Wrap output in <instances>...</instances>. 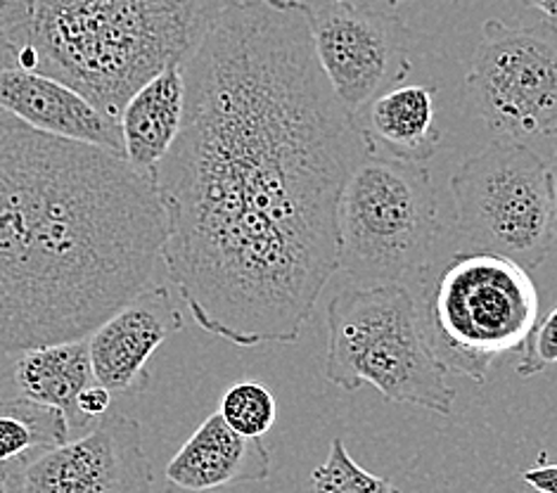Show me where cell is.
Returning <instances> with one entry per match:
<instances>
[{
  "mask_svg": "<svg viewBox=\"0 0 557 493\" xmlns=\"http://www.w3.org/2000/svg\"><path fill=\"white\" fill-rule=\"evenodd\" d=\"M183 76L181 131L150 173L166 273L209 335L297 342L339 271V197L368 155L309 3L228 0Z\"/></svg>",
  "mask_w": 557,
  "mask_h": 493,
  "instance_id": "1",
  "label": "cell"
},
{
  "mask_svg": "<svg viewBox=\"0 0 557 493\" xmlns=\"http://www.w3.org/2000/svg\"><path fill=\"white\" fill-rule=\"evenodd\" d=\"M520 479L536 493H557V463H548L546 453H541L534 468L520 472Z\"/></svg>",
  "mask_w": 557,
  "mask_h": 493,
  "instance_id": "22",
  "label": "cell"
},
{
  "mask_svg": "<svg viewBox=\"0 0 557 493\" xmlns=\"http://www.w3.org/2000/svg\"><path fill=\"white\" fill-rule=\"evenodd\" d=\"M550 366H557V306L536 323L534 332L524 342L515 372L527 380L548 370Z\"/></svg>",
  "mask_w": 557,
  "mask_h": 493,
  "instance_id": "20",
  "label": "cell"
},
{
  "mask_svg": "<svg viewBox=\"0 0 557 493\" xmlns=\"http://www.w3.org/2000/svg\"><path fill=\"white\" fill-rule=\"evenodd\" d=\"M183 328L171 292L164 285L143 289L88 335L92 380L114 396L148 390L152 354Z\"/></svg>",
  "mask_w": 557,
  "mask_h": 493,
  "instance_id": "11",
  "label": "cell"
},
{
  "mask_svg": "<svg viewBox=\"0 0 557 493\" xmlns=\"http://www.w3.org/2000/svg\"><path fill=\"white\" fill-rule=\"evenodd\" d=\"M524 3H527L529 8L539 10L541 15L546 17L548 22L557 24V0H524Z\"/></svg>",
  "mask_w": 557,
  "mask_h": 493,
  "instance_id": "24",
  "label": "cell"
},
{
  "mask_svg": "<svg viewBox=\"0 0 557 493\" xmlns=\"http://www.w3.org/2000/svg\"><path fill=\"white\" fill-rule=\"evenodd\" d=\"M183 110V64L166 66L128 98L119 116V128H122L124 157L131 167L152 173L178 136Z\"/></svg>",
  "mask_w": 557,
  "mask_h": 493,
  "instance_id": "15",
  "label": "cell"
},
{
  "mask_svg": "<svg viewBox=\"0 0 557 493\" xmlns=\"http://www.w3.org/2000/svg\"><path fill=\"white\" fill-rule=\"evenodd\" d=\"M15 382L24 398L46 404L64 412L72 434L84 430L86 422L78 416L76 402L92 380L88 340L36 346L17 354Z\"/></svg>",
  "mask_w": 557,
  "mask_h": 493,
  "instance_id": "16",
  "label": "cell"
},
{
  "mask_svg": "<svg viewBox=\"0 0 557 493\" xmlns=\"http://www.w3.org/2000/svg\"><path fill=\"white\" fill-rule=\"evenodd\" d=\"M228 0H0V72L58 78L104 114L185 64Z\"/></svg>",
  "mask_w": 557,
  "mask_h": 493,
  "instance_id": "3",
  "label": "cell"
},
{
  "mask_svg": "<svg viewBox=\"0 0 557 493\" xmlns=\"http://www.w3.org/2000/svg\"><path fill=\"white\" fill-rule=\"evenodd\" d=\"M221 418L237 434L263 439L275 424V396L259 382H237L221 398Z\"/></svg>",
  "mask_w": 557,
  "mask_h": 493,
  "instance_id": "19",
  "label": "cell"
},
{
  "mask_svg": "<svg viewBox=\"0 0 557 493\" xmlns=\"http://www.w3.org/2000/svg\"><path fill=\"white\" fill-rule=\"evenodd\" d=\"M64 412L32 398L0 402V463H26L36 453L70 442Z\"/></svg>",
  "mask_w": 557,
  "mask_h": 493,
  "instance_id": "17",
  "label": "cell"
},
{
  "mask_svg": "<svg viewBox=\"0 0 557 493\" xmlns=\"http://www.w3.org/2000/svg\"><path fill=\"white\" fill-rule=\"evenodd\" d=\"M553 202H555V223H557V157L553 167Z\"/></svg>",
  "mask_w": 557,
  "mask_h": 493,
  "instance_id": "25",
  "label": "cell"
},
{
  "mask_svg": "<svg viewBox=\"0 0 557 493\" xmlns=\"http://www.w3.org/2000/svg\"><path fill=\"white\" fill-rule=\"evenodd\" d=\"M112 404H114V394L108 390V386L90 382L86 390L78 394L76 410H78V416L84 418V422L88 424L90 420H100L102 416H108Z\"/></svg>",
  "mask_w": 557,
  "mask_h": 493,
  "instance_id": "21",
  "label": "cell"
},
{
  "mask_svg": "<svg viewBox=\"0 0 557 493\" xmlns=\"http://www.w3.org/2000/svg\"><path fill=\"white\" fill-rule=\"evenodd\" d=\"M337 229L339 271L356 280L384 283L422 271L440 235L430 171L366 155L342 190Z\"/></svg>",
  "mask_w": 557,
  "mask_h": 493,
  "instance_id": "6",
  "label": "cell"
},
{
  "mask_svg": "<svg viewBox=\"0 0 557 493\" xmlns=\"http://www.w3.org/2000/svg\"><path fill=\"white\" fill-rule=\"evenodd\" d=\"M0 110L44 133L124 155L122 128L76 88L34 72H0Z\"/></svg>",
  "mask_w": 557,
  "mask_h": 493,
  "instance_id": "12",
  "label": "cell"
},
{
  "mask_svg": "<svg viewBox=\"0 0 557 493\" xmlns=\"http://www.w3.org/2000/svg\"><path fill=\"white\" fill-rule=\"evenodd\" d=\"M273 458L263 439L237 434L221 412L209 416L169 460L166 493H216L235 484L263 482Z\"/></svg>",
  "mask_w": 557,
  "mask_h": 493,
  "instance_id": "13",
  "label": "cell"
},
{
  "mask_svg": "<svg viewBox=\"0 0 557 493\" xmlns=\"http://www.w3.org/2000/svg\"><path fill=\"white\" fill-rule=\"evenodd\" d=\"M318 62L335 96L351 114L361 112L380 93L404 84L410 64L408 24L351 0H323L309 5Z\"/></svg>",
  "mask_w": 557,
  "mask_h": 493,
  "instance_id": "9",
  "label": "cell"
},
{
  "mask_svg": "<svg viewBox=\"0 0 557 493\" xmlns=\"http://www.w3.org/2000/svg\"><path fill=\"white\" fill-rule=\"evenodd\" d=\"M325 378L342 392L373 384L389 404L450 416L456 386L404 280L342 289L327 304Z\"/></svg>",
  "mask_w": 557,
  "mask_h": 493,
  "instance_id": "4",
  "label": "cell"
},
{
  "mask_svg": "<svg viewBox=\"0 0 557 493\" xmlns=\"http://www.w3.org/2000/svg\"><path fill=\"white\" fill-rule=\"evenodd\" d=\"M424 328L448 372L484 384L500 356L520 352L541 321L524 266L491 251H458L424 292Z\"/></svg>",
  "mask_w": 557,
  "mask_h": 493,
  "instance_id": "5",
  "label": "cell"
},
{
  "mask_svg": "<svg viewBox=\"0 0 557 493\" xmlns=\"http://www.w3.org/2000/svg\"><path fill=\"white\" fill-rule=\"evenodd\" d=\"M152 482L140 422L108 412L88 434L36 453L20 493H150Z\"/></svg>",
  "mask_w": 557,
  "mask_h": 493,
  "instance_id": "10",
  "label": "cell"
},
{
  "mask_svg": "<svg viewBox=\"0 0 557 493\" xmlns=\"http://www.w3.org/2000/svg\"><path fill=\"white\" fill-rule=\"evenodd\" d=\"M476 116L503 140L557 136V24H482L466 76Z\"/></svg>",
  "mask_w": 557,
  "mask_h": 493,
  "instance_id": "8",
  "label": "cell"
},
{
  "mask_svg": "<svg viewBox=\"0 0 557 493\" xmlns=\"http://www.w3.org/2000/svg\"><path fill=\"white\" fill-rule=\"evenodd\" d=\"M384 3H389V5H399V3H406V0H384Z\"/></svg>",
  "mask_w": 557,
  "mask_h": 493,
  "instance_id": "26",
  "label": "cell"
},
{
  "mask_svg": "<svg viewBox=\"0 0 557 493\" xmlns=\"http://www.w3.org/2000/svg\"><path fill=\"white\" fill-rule=\"evenodd\" d=\"M311 493H401L389 479L363 470L339 436L333 439L327 460L311 472Z\"/></svg>",
  "mask_w": 557,
  "mask_h": 493,
  "instance_id": "18",
  "label": "cell"
},
{
  "mask_svg": "<svg viewBox=\"0 0 557 493\" xmlns=\"http://www.w3.org/2000/svg\"><path fill=\"white\" fill-rule=\"evenodd\" d=\"M26 463H0V493H20L22 470Z\"/></svg>",
  "mask_w": 557,
  "mask_h": 493,
  "instance_id": "23",
  "label": "cell"
},
{
  "mask_svg": "<svg viewBox=\"0 0 557 493\" xmlns=\"http://www.w3.org/2000/svg\"><path fill=\"white\" fill-rule=\"evenodd\" d=\"M166 233L150 173L0 110V354L86 340L152 287Z\"/></svg>",
  "mask_w": 557,
  "mask_h": 493,
  "instance_id": "2",
  "label": "cell"
},
{
  "mask_svg": "<svg viewBox=\"0 0 557 493\" xmlns=\"http://www.w3.org/2000/svg\"><path fill=\"white\" fill-rule=\"evenodd\" d=\"M436 90L422 84H399L380 93L354 119L368 155L424 164L442 145L436 124Z\"/></svg>",
  "mask_w": 557,
  "mask_h": 493,
  "instance_id": "14",
  "label": "cell"
},
{
  "mask_svg": "<svg viewBox=\"0 0 557 493\" xmlns=\"http://www.w3.org/2000/svg\"><path fill=\"white\" fill-rule=\"evenodd\" d=\"M466 251H491L536 269L557 243L553 169L527 143L496 138L450 178Z\"/></svg>",
  "mask_w": 557,
  "mask_h": 493,
  "instance_id": "7",
  "label": "cell"
}]
</instances>
